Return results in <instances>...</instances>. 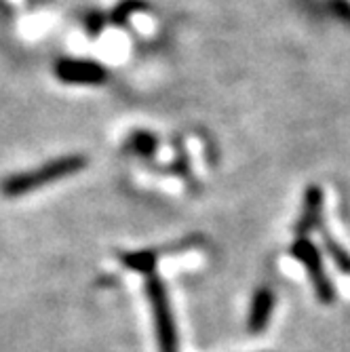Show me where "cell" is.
Masks as SVG:
<instances>
[{"label": "cell", "instance_id": "6da1fadb", "mask_svg": "<svg viewBox=\"0 0 350 352\" xmlns=\"http://www.w3.org/2000/svg\"><path fill=\"white\" fill-rule=\"evenodd\" d=\"M89 165V158L85 154H66V156H57L53 161L30 169V171H19L13 175H7L0 182V192L7 199H17L23 197L28 192H34L43 186H49L57 179L70 177L78 171H83Z\"/></svg>", "mask_w": 350, "mask_h": 352}, {"label": "cell", "instance_id": "7a4b0ae2", "mask_svg": "<svg viewBox=\"0 0 350 352\" xmlns=\"http://www.w3.org/2000/svg\"><path fill=\"white\" fill-rule=\"evenodd\" d=\"M146 292H148V298L152 304L154 325H156L158 344H161V352H177L175 323H173V314H171V306H169V298H167L163 280L156 274H150L148 283H146Z\"/></svg>", "mask_w": 350, "mask_h": 352}, {"label": "cell", "instance_id": "3957f363", "mask_svg": "<svg viewBox=\"0 0 350 352\" xmlns=\"http://www.w3.org/2000/svg\"><path fill=\"white\" fill-rule=\"evenodd\" d=\"M292 255H294V258H298L306 266L319 300L323 304H331L333 298H336V292H333V285L329 283V278H327V274L323 270V262H321V255H319V251H316V247L308 239L302 236V239H298L294 243Z\"/></svg>", "mask_w": 350, "mask_h": 352}, {"label": "cell", "instance_id": "277c9868", "mask_svg": "<svg viewBox=\"0 0 350 352\" xmlns=\"http://www.w3.org/2000/svg\"><path fill=\"white\" fill-rule=\"evenodd\" d=\"M55 76L66 85H104L108 72L100 61L93 59H59L55 63Z\"/></svg>", "mask_w": 350, "mask_h": 352}, {"label": "cell", "instance_id": "5b68a950", "mask_svg": "<svg viewBox=\"0 0 350 352\" xmlns=\"http://www.w3.org/2000/svg\"><path fill=\"white\" fill-rule=\"evenodd\" d=\"M321 209H323V192L319 186H310L306 190V197H304L302 217L296 223V234L304 236L319 226L321 223Z\"/></svg>", "mask_w": 350, "mask_h": 352}, {"label": "cell", "instance_id": "8992f818", "mask_svg": "<svg viewBox=\"0 0 350 352\" xmlns=\"http://www.w3.org/2000/svg\"><path fill=\"white\" fill-rule=\"evenodd\" d=\"M272 308H274L272 289H270V287H260L258 294L253 296L251 312H249V331L251 333H260L262 329H266Z\"/></svg>", "mask_w": 350, "mask_h": 352}, {"label": "cell", "instance_id": "52a82bcc", "mask_svg": "<svg viewBox=\"0 0 350 352\" xmlns=\"http://www.w3.org/2000/svg\"><path fill=\"white\" fill-rule=\"evenodd\" d=\"M124 148L131 154H138L142 158H150V156H154V152L158 148V140L150 131H135L133 135H129V140L124 142Z\"/></svg>", "mask_w": 350, "mask_h": 352}, {"label": "cell", "instance_id": "ba28073f", "mask_svg": "<svg viewBox=\"0 0 350 352\" xmlns=\"http://www.w3.org/2000/svg\"><path fill=\"white\" fill-rule=\"evenodd\" d=\"M120 262L138 272L144 274H154V266H156V253L154 251H138V253H120Z\"/></svg>", "mask_w": 350, "mask_h": 352}, {"label": "cell", "instance_id": "9c48e42d", "mask_svg": "<svg viewBox=\"0 0 350 352\" xmlns=\"http://www.w3.org/2000/svg\"><path fill=\"white\" fill-rule=\"evenodd\" d=\"M323 241H325V247H327L329 255L333 258L336 266H338L342 272L350 274V255H348V251H344V249H342L333 239H329L327 234H323Z\"/></svg>", "mask_w": 350, "mask_h": 352}, {"label": "cell", "instance_id": "30bf717a", "mask_svg": "<svg viewBox=\"0 0 350 352\" xmlns=\"http://www.w3.org/2000/svg\"><path fill=\"white\" fill-rule=\"evenodd\" d=\"M144 7H148V5L142 3V0H124V3H120V5L116 7V11L112 13V21L118 23V25H122L124 19L129 17L133 11H140V9H144Z\"/></svg>", "mask_w": 350, "mask_h": 352}]
</instances>
